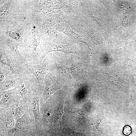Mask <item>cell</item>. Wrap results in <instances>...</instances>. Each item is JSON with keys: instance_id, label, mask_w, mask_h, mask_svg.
Returning a JSON list of instances; mask_svg holds the SVG:
<instances>
[{"instance_id": "6da1fadb", "label": "cell", "mask_w": 136, "mask_h": 136, "mask_svg": "<svg viewBox=\"0 0 136 136\" xmlns=\"http://www.w3.org/2000/svg\"><path fill=\"white\" fill-rule=\"evenodd\" d=\"M0 47V62L9 66L12 72L22 75L29 70L23 59L7 46L1 45Z\"/></svg>"}, {"instance_id": "7a4b0ae2", "label": "cell", "mask_w": 136, "mask_h": 136, "mask_svg": "<svg viewBox=\"0 0 136 136\" xmlns=\"http://www.w3.org/2000/svg\"><path fill=\"white\" fill-rule=\"evenodd\" d=\"M44 90L40 101V107L43 105L55 92L61 89L60 79L53 73L48 72L45 77Z\"/></svg>"}, {"instance_id": "3957f363", "label": "cell", "mask_w": 136, "mask_h": 136, "mask_svg": "<svg viewBox=\"0 0 136 136\" xmlns=\"http://www.w3.org/2000/svg\"><path fill=\"white\" fill-rule=\"evenodd\" d=\"M43 93L38 86L33 90L26 99L28 105L31 109L34 116L37 130H40L43 128L40 103Z\"/></svg>"}, {"instance_id": "277c9868", "label": "cell", "mask_w": 136, "mask_h": 136, "mask_svg": "<svg viewBox=\"0 0 136 136\" xmlns=\"http://www.w3.org/2000/svg\"><path fill=\"white\" fill-rule=\"evenodd\" d=\"M21 76L19 83L16 88L22 99H26L32 91L39 86L38 84L35 76L29 70Z\"/></svg>"}, {"instance_id": "5b68a950", "label": "cell", "mask_w": 136, "mask_h": 136, "mask_svg": "<svg viewBox=\"0 0 136 136\" xmlns=\"http://www.w3.org/2000/svg\"><path fill=\"white\" fill-rule=\"evenodd\" d=\"M55 51H62L68 53H78V50L74 46L72 45H62L50 43H44L39 45L37 49L41 62L48 53Z\"/></svg>"}, {"instance_id": "8992f818", "label": "cell", "mask_w": 136, "mask_h": 136, "mask_svg": "<svg viewBox=\"0 0 136 136\" xmlns=\"http://www.w3.org/2000/svg\"><path fill=\"white\" fill-rule=\"evenodd\" d=\"M26 66L30 72L35 77L40 89L43 92L45 87L44 79L48 72L46 63L43 59L41 63L38 65H31L26 64Z\"/></svg>"}, {"instance_id": "52a82bcc", "label": "cell", "mask_w": 136, "mask_h": 136, "mask_svg": "<svg viewBox=\"0 0 136 136\" xmlns=\"http://www.w3.org/2000/svg\"><path fill=\"white\" fill-rule=\"evenodd\" d=\"M15 127L23 131L36 129L34 116L31 109L28 106L25 114L15 121Z\"/></svg>"}, {"instance_id": "ba28073f", "label": "cell", "mask_w": 136, "mask_h": 136, "mask_svg": "<svg viewBox=\"0 0 136 136\" xmlns=\"http://www.w3.org/2000/svg\"><path fill=\"white\" fill-rule=\"evenodd\" d=\"M22 99L16 88L0 93V107H10Z\"/></svg>"}, {"instance_id": "9c48e42d", "label": "cell", "mask_w": 136, "mask_h": 136, "mask_svg": "<svg viewBox=\"0 0 136 136\" xmlns=\"http://www.w3.org/2000/svg\"><path fill=\"white\" fill-rule=\"evenodd\" d=\"M15 121L11 107H0L1 129L8 131L15 127Z\"/></svg>"}, {"instance_id": "30bf717a", "label": "cell", "mask_w": 136, "mask_h": 136, "mask_svg": "<svg viewBox=\"0 0 136 136\" xmlns=\"http://www.w3.org/2000/svg\"><path fill=\"white\" fill-rule=\"evenodd\" d=\"M52 104L48 99L43 105L40 107L43 127L44 124L49 125L51 122H54V107Z\"/></svg>"}, {"instance_id": "8fae6325", "label": "cell", "mask_w": 136, "mask_h": 136, "mask_svg": "<svg viewBox=\"0 0 136 136\" xmlns=\"http://www.w3.org/2000/svg\"><path fill=\"white\" fill-rule=\"evenodd\" d=\"M21 76L12 72L0 85V93L15 88L19 85Z\"/></svg>"}, {"instance_id": "7c38bea8", "label": "cell", "mask_w": 136, "mask_h": 136, "mask_svg": "<svg viewBox=\"0 0 136 136\" xmlns=\"http://www.w3.org/2000/svg\"><path fill=\"white\" fill-rule=\"evenodd\" d=\"M28 106L27 100L22 99L18 103L11 107L15 121L19 119L25 114Z\"/></svg>"}, {"instance_id": "4fadbf2b", "label": "cell", "mask_w": 136, "mask_h": 136, "mask_svg": "<svg viewBox=\"0 0 136 136\" xmlns=\"http://www.w3.org/2000/svg\"><path fill=\"white\" fill-rule=\"evenodd\" d=\"M70 68L71 75L78 82H81L86 78L87 72L84 71L80 64H73Z\"/></svg>"}, {"instance_id": "5bb4252c", "label": "cell", "mask_w": 136, "mask_h": 136, "mask_svg": "<svg viewBox=\"0 0 136 136\" xmlns=\"http://www.w3.org/2000/svg\"><path fill=\"white\" fill-rule=\"evenodd\" d=\"M63 100H60L54 107V122L55 123L61 125V119L63 114Z\"/></svg>"}, {"instance_id": "9a60e30c", "label": "cell", "mask_w": 136, "mask_h": 136, "mask_svg": "<svg viewBox=\"0 0 136 136\" xmlns=\"http://www.w3.org/2000/svg\"><path fill=\"white\" fill-rule=\"evenodd\" d=\"M1 39L15 54L23 59V57L19 50L18 44L7 37L4 34L1 35Z\"/></svg>"}, {"instance_id": "2e32d148", "label": "cell", "mask_w": 136, "mask_h": 136, "mask_svg": "<svg viewBox=\"0 0 136 136\" xmlns=\"http://www.w3.org/2000/svg\"><path fill=\"white\" fill-rule=\"evenodd\" d=\"M12 71L8 66L0 62V85Z\"/></svg>"}, {"instance_id": "e0dca14e", "label": "cell", "mask_w": 136, "mask_h": 136, "mask_svg": "<svg viewBox=\"0 0 136 136\" xmlns=\"http://www.w3.org/2000/svg\"><path fill=\"white\" fill-rule=\"evenodd\" d=\"M65 31L66 33L71 37L73 40L86 44V43L82 37L74 32L69 26H67Z\"/></svg>"}, {"instance_id": "ac0fdd59", "label": "cell", "mask_w": 136, "mask_h": 136, "mask_svg": "<svg viewBox=\"0 0 136 136\" xmlns=\"http://www.w3.org/2000/svg\"><path fill=\"white\" fill-rule=\"evenodd\" d=\"M10 10V6L9 3L5 4L1 9V19L4 18L7 16Z\"/></svg>"}, {"instance_id": "d6986e66", "label": "cell", "mask_w": 136, "mask_h": 136, "mask_svg": "<svg viewBox=\"0 0 136 136\" xmlns=\"http://www.w3.org/2000/svg\"><path fill=\"white\" fill-rule=\"evenodd\" d=\"M23 131L15 127L8 131L7 134L8 136H20Z\"/></svg>"}, {"instance_id": "ffe728a7", "label": "cell", "mask_w": 136, "mask_h": 136, "mask_svg": "<svg viewBox=\"0 0 136 136\" xmlns=\"http://www.w3.org/2000/svg\"><path fill=\"white\" fill-rule=\"evenodd\" d=\"M67 136H86L82 133L76 131L72 130H70Z\"/></svg>"}, {"instance_id": "44dd1931", "label": "cell", "mask_w": 136, "mask_h": 136, "mask_svg": "<svg viewBox=\"0 0 136 136\" xmlns=\"http://www.w3.org/2000/svg\"><path fill=\"white\" fill-rule=\"evenodd\" d=\"M131 133V129L128 126H126L124 128L123 131V134L125 135H129Z\"/></svg>"}, {"instance_id": "7402d4cb", "label": "cell", "mask_w": 136, "mask_h": 136, "mask_svg": "<svg viewBox=\"0 0 136 136\" xmlns=\"http://www.w3.org/2000/svg\"><path fill=\"white\" fill-rule=\"evenodd\" d=\"M71 113H72L75 116H82L85 114V113L84 111L80 110L75 111L73 112L69 111Z\"/></svg>"}, {"instance_id": "603a6c76", "label": "cell", "mask_w": 136, "mask_h": 136, "mask_svg": "<svg viewBox=\"0 0 136 136\" xmlns=\"http://www.w3.org/2000/svg\"><path fill=\"white\" fill-rule=\"evenodd\" d=\"M130 60V59H129L128 58L127 59V61L129 60Z\"/></svg>"}, {"instance_id": "cb8c5ba5", "label": "cell", "mask_w": 136, "mask_h": 136, "mask_svg": "<svg viewBox=\"0 0 136 136\" xmlns=\"http://www.w3.org/2000/svg\"><path fill=\"white\" fill-rule=\"evenodd\" d=\"M50 136H55L53 135H50Z\"/></svg>"}]
</instances>
